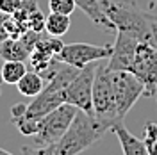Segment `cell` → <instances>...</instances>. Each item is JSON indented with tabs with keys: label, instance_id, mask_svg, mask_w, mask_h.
<instances>
[{
	"label": "cell",
	"instance_id": "6da1fadb",
	"mask_svg": "<svg viewBox=\"0 0 157 155\" xmlns=\"http://www.w3.org/2000/svg\"><path fill=\"white\" fill-rule=\"evenodd\" d=\"M111 127H113L111 121L78 109L68 130L56 145L45 148H23L21 152L34 155H75L95 145L107 130H111Z\"/></svg>",
	"mask_w": 157,
	"mask_h": 155
},
{
	"label": "cell",
	"instance_id": "7a4b0ae2",
	"mask_svg": "<svg viewBox=\"0 0 157 155\" xmlns=\"http://www.w3.org/2000/svg\"><path fill=\"white\" fill-rule=\"evenodd\" d=\"M100 4L114 30L128 32L141 41L157 43V20L134 0H100Z\"/></svg>",
	"mask_w": 157,
	"mask_h": 155
},
{
	"label": "cell",
	"instance_id": "3957f363",
	"mask_svg": "<svg viewBox=\"0 0 157 155\" xmlns=\"http://www.w3.org/2000/svg\"><path fill=\"white\" fill-rule=\"evenodd\" d=\"M109 78L113 86L118 119L123 121L132 105L141 96H145V86L139 82V78L132 71H127V70H109Z\"/></svg>",
	"mask_w": 157,
	"mask_h": 155
},
{
	"label": "cell",
	"instance_id": "277c9868",
	"mask_svg": "<svg viewBox=\"0 0 157 155\" xmlns=\"http://www.w3.org/2000/svg\"><path fill=\"white\" fill-rule=\"evenodd\" d=\"M77 107L71 104H61L56 107L52 112L39 119V130L34 136V145L36 148H45V146L56 145L64 132L68 130L71 119L77 114Z\"/></svg>",
	"mask_w": 157,
	"mask_h": 155
},
{
	"label": "cell",
	"instance_id": "5b68a950",
	"mask_svg": "<svg viewBox=\"0 0 157 155\" xmlns=\"http://www.w3.org/2000/svg\"><path fill=\"white\" fill-rule=\"evenodd\" d=\"M130 71L145 86V96H157V43L139 41Z\"/></svg>",
	"mask_w": 157,
	"mask_h": 155
},
{
	"label": "cell",
	"instance_id": "8992f818",
	"mask_svg": "<svg viewBox=\"0 0 157 155\" xmlns=\"http://www.w3.org/2000/svg\"><path fill=\"white\" fill-rule=\"evenodd\" d=\"M98 62L100 61L89 62L88 66L80 68L77 77L73 78L64 89L66 104H71L77 109L86 111L89 114H95V109H93V82H95Z\"/></svg>",
	"mask_w": 157,
	"mask_h": 155
},
{
	"label": "cell",
	"instance_id": "52a82bcc",
	"mask_svg": "<svg viewBox=\"0 0 157 155\" xmlns=\"http://www.w3.org/2000/svg\"><path fill=\"white\" fill-rule=\"evenodd\" d=\"M93 109H95L97 116L111 121L113 125L120 123L107 64H98L97 66V75H95V82H93Z\"/></svg>",
	"mask_w": 157,
	"mask_h": 155
},
{
	"label": "cell",
	"instance_id": "ba28073f",
	"mask_svg": "<svg viewBox=\"0 0 157 155\" xmlns=\"http://www.w3.org/2000/svg\"><path fill=\"white\" fill-rule=\"evenodd\" d=\"M113 54V47L109 45H91V43H68L59 52L56 59L68 62L75 68H84L89 62H97L109 59Z\"/></svg>",
	"mask_w": 157,
	"mask_h": 155
},
{
	"label": "cell",
	"instance_id": "9c48e42d",
	"mask_svg": "<svg viewBox=\"0 0 157 155\" xmlns=\"http://www.w3.org/2000/svg\"><path fill=\"white\" fill-rule=\"evenodd\" d=\"M141 39L128 34V32H121L116 30V41L113 45V54L109 57L107 68L109 70H127L130 71L132 61L136 55L137 45Z\"/></svg>",
	"mask_w": 157,
	"mask_h": 155
},
{
	"label": "cell",
	"instance_id": "30bf717a",
	"mask_svg": "<svg viewBox=\"0 0 157 155\" xmlns=\"http://www.w3.org/2000/svg\"><path fill=\"white\" fill-rule=\"evenodd\" d=\"M61 104H66V96H64V89H52V87L45 86L43 91L38 96L32 98L25 112L21 116L30 118V119H41L43 116H47L48 112H52L56 107H59Z\"/></svg>",
	"mask_w": 157,
	"mask_h": 155
},
{
	"label": "cell",
	"instance_id": "8fae6325",
	"mask_svg": "<svg viewBox=\"0 0 157 155\" xmlns=\"http://www.w3.org/2000/svg\"><path fill=\"white\" fill-rule=\"evenodd\" d=\"M111 130H113L114 136L118 137L123 153H127V155H148L145 141L139 139V137H136V136H132V134L127 130V127L123 125V121L114 123V125L111 127Z\"/></svg>",
	"mask_w": 157,
	"mask_h": 155
},
{
	"label": "cell",
	"instance_id": "7c38bea8",
	"mask_svg": "<svg viewBox=\"0 0 157 155\" xmlns=\"http://www.w3.org/2000/svg\"><path fill=\"white\" fill-rule=\"evenodd\" d=\"M30 50L25 47V43L14 38H7L0 41V59L4 61H27Z\"/></svg>",
	"mask_w": 157,
	"mask_h": 155
},
{
	"label": "cell",
	"instance_id": "4fadbf2b",
	"mask_svg": "<svg viewBox=\"0 0 157 155\" xmlns=\"http://www.w3.org/2000/svg\"><path fill=\"white\" fill-rule=\"evenodd\" d=\"M75 2H77V7H80L82 13L93 23H97V25H100V27H104V29H107V30H114L113 23L109 21V18L105 16V13L102 9L100 0H75Z\"/></svg>",
	"mask_w": 157,
	"mask_h": 155
},
{
	"label": "cell",
	"instance_id": "5bb4252c",
	"mask_svg": "<svg viewBox=\"0 0 157 155\" xmlns=\"http://www.w3.org/2000/svg\"><path fill=\"white\" fill-rule=\"evenodd\" d=\"M16 87H18L20 95H23V96H27V98H34L43 91L45 80L41 77V73L32 70V71H27L23 77L20 78V82L16 84Z\"/></svg>",
	"mask_w": 157,
	"mask_h": 155
},
{
	"label": "cell",
	"instance_id": "9a60e30c",
	"mask_svg": "<svg viewBox=\"0 0 157 155\" xmlns=\"http://www.w3.org/2000/svg\"><path fill=\"white\" fill-rule=\"evenodd\" d=\"M29 71L25 61H4V64L0 66V75L4 84H13L16 86L20 82V78Z\"/></svg>",
	"mask_w": 157,
	"mask_h": 155
},
{
	"label": "cell",
	"instance_id": "2e32d148",
	"mask_svg": "<svg viewBox=\"0 0 157 155\" xmlns=\"http://www.w3.org/2000/svg\"><path fill=\"white\" fill-rule=\"evenodd\" d=\"M70 25H71V20H70L68 14H61V13H52L47 16V23H45V32L50 34V36H64L70 30Z\"/></svg>",
	"mask_w": 157,
	"mask_h": 155
},
{
	"label": "cell",
	"instance_id": "e0dca14e",
	"mask_svg": "<svg viewBox=\"0 0 157 155\" xmlns=\"http://www.w3.org/2000/svg\"><path fill=\"white\" fill-rule=\"evenodd\" d=\"M13 123L16 125L20 134H23V136H27V137H34L39 130L38 119H30V118H25V116H20L16 119H13Z\"/></svg>",
	"mask_w": 157,
	"mask_h": 155
},
{
	"label": "cell",
	"instance_id": "ac0fdd59",
	"mask_svg": "<svg viewBox=\"0 0 157 155\" xmlns=\"http://www.w3.org/2000/svg\"><path fill=\"white\" fill-rule=\"evenodd\" d=\"M145 145H147L148 155H157V123L148 121L145 125V137H143Z\"/></svg>",
	"mask_w": 157,
	"mask_h": 155
},
{
	"label": "cell",
	"instance_id": "d6986e66",
	"mask_svg": "<svg viewBox=\"0 0 157 155\" xmlns=\"http://www.w3.org/2000/svg\"><path fill=\"white\" fill-rule=\"evenodd\" d=\"M75 7H77L75 0H48V9L52 13H61V14L71 16Z\"/></svg>",
	"mask_w": 157,
	"mask_h": 155
},
{
	"label": "cell",
	"instance_id": "ffe728a7",
	"mask_svg": "<svg viewBox=\"0 0 157 155\" xmlns=\"http://www.w3.org/2000/svg\"><path fill=\"white\" fill-rule=\"evenodd\" d=\"M45 23H47V16H43V13L39 9V6L30 13L29 21H27V27L30 30H36V32H45Z\"/></svg>",
	"mask_w": 157,
	"mask_h": 155
},
{
	"label": "cell",
	"instance_id": "44dd1931",
	"mask_svg": "<svg viewBox=\"0 0 157 155\" xmlns=\"http://www.w3.org/2000/svg\"><path fill=\"white\" fill-rule=\"evenodd\" d=\"M21 6V0H0V11L6 14H14Z\"/></svg>",
	"mask_w": 157,
	"mask_h": 155
},
{
	"label": "cell",
	"instance_id": "7402d4cb",
	"mask_svg": "<svg viewBox=\"0 0 157 155\" xmlns=\"http://www.w3.org/2000/svg\"><path fill=\"white\" fill-rule=\"evenodd\" d=\"M25 109H27L25 104H16V105H13V109H11V121L21 116V114L25 112Z\"/></svg>",
	"mask_w": 157,
	"mask_h": 155
},
{
	"label": "cell",
	"instance_id": "603a6c76",
	"mask_svg": "<svg viewBox=\"0 0 157 155\" xmlns=\"http://www.w3.org/2000/svg\"><path fill=\"white\" fill-rule=\"evenodd\" d=\"M11 14H6V13H2L0 11V41H4V39H7V32H6V20L9 18Z\"/></svg>",
	"mask_w": 157,
	"mask_h": 155
},
{
	"label": "cell",
	"instance_id": "cb8c5ba5",
	"mask_svg": "<svg viewBox=\"0 0 157 155\" xmlns=\"http://www.w3.org/2000/svg\"><path fill=\"white\" fill-rule=\"evenodd\" d=\"M0 153H2V155H9V152H7V150H4V148H0Z\"/></svg>",
	"mask_w": 157,
	"mask_h": 155
},
{
	"label": "cell",
	"instance_id": "d4e9b609",
	"mask_svg": "<svg viewBox=\"0 0 157 155\" xmlns=\"http://www.w3.org/2000/svg\"><path fill=\"white\" fill-rule=\"evenodd\" d=\"M155 4H157V0H155Z\"/></svg>",
	"mask_w": 157,
	"mask_h": 155
}]
</instances>
